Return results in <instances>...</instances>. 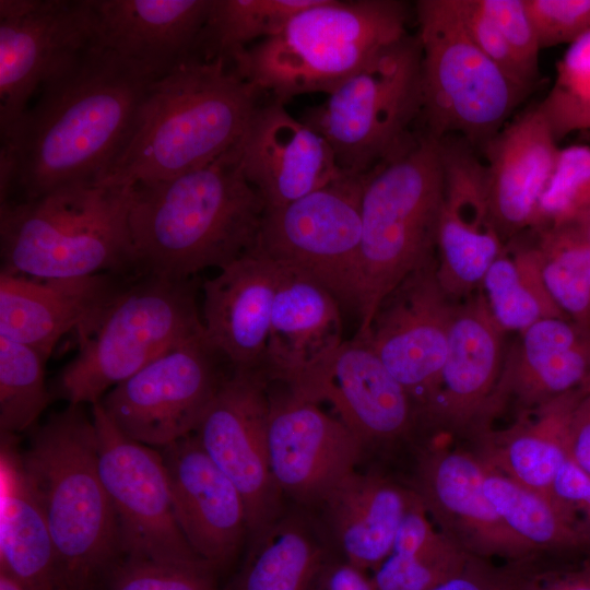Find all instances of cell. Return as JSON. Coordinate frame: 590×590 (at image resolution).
<instances>
[{"instance_id":"1","label":"cell","mask_w":590,"mask_h":590,"mask_svg":"<svg viewBox=\"0 0 590 590\" xmlns=\"http://www.w3.org/2000/svg\"><path fill=\"white\" fill-rule=\"evenodd\" d=\"M154 81L94 44L45 82L1 140L0 197L33 199L62 187L97 182L133 127Z\"/></svg>"},{"instance_id":"2","label":"cell","mask_w":590,"mask_h":590,"mask_svg":"<svg viewBox=\"0 0 590 590\" xmlns=\"http://www.w3.org/2000/svg\"><path fill=\"white\" fill-rule=\"evenodd\" d=\"M264 212L236 144L203 167L137 184L129 211L135 271L186 281L220 270L255 249Z\"/></svg>"},{"instance_id":"3","label":"cell","mask_w":590,"mask_h":590,"mask_svg":"<svg viewBox=\"0 0 590 590\" xmlns=\"http://www.w3.org/2000/svg\"><path fill=\"white\" fill-rule=\"evenodd\" d=\"M260 93L224 59L189 60L151 83L125 145L97 182L134 186L210 164L237 143Z\"/></svg>"},{"instance_id":"4","label":"cell","mask_w":590,"mask_h":590,"mask_svg":"<svg viewBox=\"0 0 590 590\" xmlns=\"http://www.w3.org/2000/svg\"><path fill=\"white\" fill-rule=\"evenodd\" d=\"M21 455L51 535L56 590H96L122 554L92 415L68 404L34 430Z\"/></svg>"},{"instance_id":"5","label":"cell","mask_w":590,"mask_h":590,"mask_svg":"<svg viewBox=\"0 0 590 590\" xmlns=\"http://www.w3.org/2000/svg\"><path fill=\"white\" fill-rule=\"evenodd\" d=\"M133 187L85 182L1 202V272L48 280L135 271Z\"/></svg>"},{"instance_id":"6","label":"cell","mask_w":590,"mask_h":590,"mask_svg":"<svg viewBox=\"0 0 590 590\" xmlns=\"http://www.w3.org/2000/svg\"><path fill=\"white\" fill-rule=\"evenodd\" d=\"M408 5L398 0H319L275 35L236 55L245 81L285 104L307 93H332L382 49L408 34Z\"/></svg>"},{"instance_id":"7","label":"cell","mask_w":590,"mask_h":590,"mask_svg":"<svg viewBox=\"0 0 590 590\" xmlns=\"http://www.w3.org/2000/svg\"><path fill=\"white\" fill-rule=\"evenodd\" d=\"M442 198L439 142L426 132L364 174L356 338L367 333L390 292L437 258Z\"/></svg>"},{"instance_id":"8","label":"cell","mask_w":590,"mask_h":590,"mask_svg":"<svg viewBox=\"0 0 590 590\" xmlns=\"http://www.w3.org/2000/svg\"><path fill=\"white\" fill-rule=\"evenodd\" d=\"M193 280L138 273L120 283L76 329L78 351L55 394L68 404H95L153 359L204 334Z\"/></svg>"},{"instance_id":"9","label":"cell","mask_w":590,"mask_h":590,"mask_svg":"<svg viewBox=\"0 0 590 590\" xmlns=\"http://www.w3.org/2000/svg\"><path fill=\"white\" fill-rule=\"evenodd\" d=\"M422 116L436 140L459 135L484 145L530 92L515 83L469 36L457 0H418Z\"/></svg>"},{"instance_id":"10","label":"cell","mask_w":590,"mask_h":590,"mask_svg":"<svg viewBox=\"0 0 590 590\" xmlns=\"http://www.w3.org/2000/svg\"><path fill=\"white\" fill-rule=\"evenodd\" d=\"M422 107V48L406 34L300 120L327 140L343 173L364 175L414 140Z\"/></svg>"},{"instance_id":"11","label":"cell","mask_w":590,"mask_h":590,"mask_svg":"<svg viewBox=\"0 0 590 590\" xmlns=\"http://www.w3.org/2000/svg\"><path fill=\"white\" fill-rule=\"evenodd\" d=\"M363 182L364 175L344 174L282 208L266 210L255 250L306 272L354 309Z\"/></svg>"},{"instance_id":"12","label":"cell","mask_w":590,"mask_h":590,"mask_svg":"<svg viewBox=\"0 0 590 590\" xmlns=\"http://www.w3.org/2000/svg\"><path fill=\"white\" fill-rule=\"evenodd\" d=\"M205 333L153 359L99 401L129 438L161 449L197 429L227 375Z\"/></svg>"},{"instance_id":"13","label":"cell","mask_w":590,"mask_h":590,"mask_svg":"<svg viewBox=\"0 0 590 590\" xmlns=\"http://www.w3.org/2000/svg\"><path fill=\"white\" fill-rule=\"evenodd\" d=\"M92 417L99 473L116 512L122 557L176 564L202 560L175 517L158 449L122 434L101 402L92 405Z\"/></svg>"},{"instance_id":"14","label":"cell","mask_w":590,"mask_h":590,"mask_svg":"<svg viewBox=\"0 0 590 590\" xmlns=\"http://www.w3.org/2000/svg\"><path fill=\"white\" fill-rule=\"evenodd\" d=\"M95 42L92 0H0V133Z\"/></svg>"},{"instance_id":"15","label":"cell","mask_w":590,"mask_h":590,"mask_svg":"<svg viewBox=\"0 0 590 590\" xmlns=\"http://www.w3.org/2000/svg\"><path fill=\"white\" fill-rule=\"evenodd\" d=\"M268 380L262 370L232 369L193 433L239 491L247 511V540L284 512L267 446Z\"/></svg>"},{"instance_id":"16","label":"cell","mask_w":590,"mask_h":590,"mask_svg":"<svg viewBox=\"0 0 590 590\" xmlns=\"http://www.w3.org/2000/svg\"><path fill=\"white\" fill-rule=\"evenodd\" d=\"M436 267L437 258L404 279L380 303L367 333L357 338L406 390L418 421L438 389L457 305L442 291Z\"/></svg>"},{"instance_id":"17","label":"cell","mask_w":590,"mask_h":590,"mask_svg":"<svg viewBox=\"0 0 590 590\" xmlns=\"http://www.w3.org/2000/svg\"><path fill=\"white\" fill-rule=\"evenodd\" d=\"M288 392L316 404L329 402L364 446L401 439L418 422L406 390L357 338L321 357L288 386Z\"/></svg>"},{"instance_id":"18","label":"cell","mask_w":590,"mask_h":590,"mask_svg":"<svg viewBox=\"0 0 590 590\" xmlns=\"http://www.w3.org/2000/svg\"><path fill=\"white\" fill-rule=\"evenodd\" d=\"M444 198L437 231L436 274L453 302L479 291L504 248L487 200L486 166L459 135L440 140Z\"/></svg>"},{"instance_id":"19","label":"cell","mask_w":590,"mask_h":590,"mask_svg":"<svg viewBox=\"0 0 590 590\" xmlns=\"http://www.w3.org/2000/svg\"><path fill=\"white\" fill-rule=\"evenodd\" d=\"M504 333L482 291L456 305L438 389L422 423L471 441L492 428L491 404L505 359Z\"/></svg>"},{"instance_id":"20","label":"cell","mask_w":590,"mask_h":590,"mask_svg":"<svg viewBox=\"0 0 590 590\" xmlns=\"http://www.w3.org/2000/svg\"><path fill=\"white\" fill-rule=\"evenodd\" d=\"M267 446L280 491L303 507L321 505L355 471L364 449L342 421L290 392L270 398Z\"/></svg>"},{"instance_id":"21","label":"cell","mask_w":590,"mask_h":590,"mask_svg":"<svg viewBox=\"0 0 590 590\" xmlns=\"http://www.w3.org/2000/svg\"><path fill=\"white\" fill-rule=\"evenodd\" d=\"M472 450L432 446L416 460L411 488L438 530L472 556L505 562L536 555L500 519L483 491Z\"/></svg>"},{"instance_id":"22","label":"cell","mask_w":590,"mask_h":590,"mask_svg":"<svg viewBox=\"0 0 590 590\" xmlns=\"http://www.w3.org/2000/svg\"><path fill=\"white\" fill-rule=\"evenodd\" d=\"M236 149L266 210L282 208L345 174L327 140L276 101L256 107Z\"/></svg>"},{"instance_id":"23","label":"cell","mask_w":590,"mask_h":590,"mask_svg":"<svg viewBox=\"0 0 590 590\" xmlns=\"http://www.w3.org/2000/svg\"><path fill=\"white\" fill-rule=\"evenodd\" d=\"M158 451L182 534L198 556L223 569L248 538L247 511L239 491L194 434Z\"/></svg>"},{"instance_id":"24","label":"cell","mask_w":590,"mask_h":590,"mask_svg":"<svg viewBox=\"0 0 590 590\" xmlns=\"http://www.w3.org/2000/svg\"><path fill=\"white\" fill-rule=\"evenodd\" d=\"M211 0H92L95 44L151 81L194 58Z\"/></svg>"},{"instance_id":"25","label":"cell","mask_w":590,"mask_h":590,"mask_svg":"<svg viewBox=\"0 0 590 590\" xmlns=\"http://www.w3.org/2000/svg\"><path fill=\"white\" fill-rule=\"evenodd\" d=\"M280 263L252 249L203 285L202 323L233 370H262Z\"/></svg>"},{"instance_id":"26","label":"cell","mask_w":590,"mask_h":590,"mask_svg":"<svg viewBox=\"0 0 590 590\" xmlns=\"http://www.w3.org/2000/svg\"><path fill=\"white\" fill-rule=\"evenodd\" d=\"M590 390V328L546 318L520 333L504 359L489 421L511 404L517 416L565 394Z\"/></svg>"},{"instance_id":"27","label":"cell","mask_w":590,"mask_h":590,"mask_svg":"<svg viewBox=\"0 0 590 590\" xmlns=\"http://www.w3.org/2000/svg\"><path fill=\"white\" fill-rule=\"evenodd\" d=\"M483 146L489 212L506 244L533 228L560 148L538 104L507 122Z\"/></svg>"},{"instance_id":"28","label":"cell","mask_w":590,"mask_h":590,"mask_svg":"<svg viewBox=\"0 0 590 590\" xmlns=\"http://www.w3.org/2000/svg\"><path fill=\"white\" fill-rule=\"evenodd\" d=\"M280 266L262 371L288 387L344 341L342 305L311 275Z\"/></svg>"},{"instance_id":"29","label":"cell","mask_w":590,"mask_h":590,"mask_svg":"<svg viewBox=\"0 0 590 590\" xmlns=\"http://www.w3.org/2000/svg\"><path fill=\"white\" fill-rule=\"evenodd\" d=\"M120 283L110 273L78 279H34L0 272V337L46 358Z\"/></svg>"},{"instance_id":"30","label":"cell","mask_w":590,"mask_h":590,"mask_svg":"<svg viewBox=\"0 0 590 590\" xmlns=\"http://www.w3.org/2000/svg\"><path fill=\"white\" fill-rule=\"evenodd\" d=\"M420 504L411 488L377 473L347 475L320 505L342 558L373 571L390 554L409 511Z\"/></svg>"},{"instance_id":"31","label":"cell","mask_w":590,"mask_h":590,"mask_svg":"<svg viewBox=\"0 0 590 590\" xmlns=\"http://www.w3.org/2000/svg\"><path fill=\"white\" fill-rule=\"evenodd\" d=\"M589 391L565 394L518 415L508 428L486 430L472 441V451L487 467L553 498V483L569 459L575 409Z\"/></svg>"},{"instance_id":"32","label":"cell","mask_w":590,"mask_h":590,"mask_svg":"<svg viewBox=\"0 0 590 590\" xmlns=\"http://www.w3.org/2000/svg\"><path fill=\"white\" fill-rule=\"evenodd\" d=\"M0 569L56 590V557L46 518L23 467L17 435L1 434Z\"/></svg>"},{"instance_id":"33","label":"cell","mask_w":590,"mask_h":590,"mask_svg":"<svg viewBox=\"0 0 590 590\" xmlns=\"http://www.w3.org/2000/svg\"><path fill=\"white\" fill-rule=\"evenodd\" d=\"M247 541L240 569L221 590H314L331 556L321 531L299 510H284Z\"/></svg>"},{"instance_id":"34","label":"cell","mask_w":590,"mask_h":590,"mask_svg":"<svg viewBox=\"0 0 590 590\" xmlns=\"http://www.w3.org/2000/svg\"><path fill=\"white\" fill-rule=\"evenodd\" d=\"M483 465L485 496L508 529L533 553L589 554L587 538L575 514L554 498Z\"/></svg>"},{"instance_id":"35","label":"cell","mask_w":590,"mask_h":590,"mask_svg":"<svg viewBox=\"0 0 590 590\" xmlns=\"http://www.w3.org/2000/svg\"><path fill=\"white\" fill-rule=\"evenodd\" d=\"M481 291L506 331L521 333L546 318H567L548 294L533 229L508 240L486 272Z\"/></svg>"},{"instance_id":"36","label":"cell","mask_w":590,"mask_h":590,"mask_svg":"<svg viewBox=\"0 0 590 590\" xmlns=\"http://www.w3.org/2000/svg\"><path fill=\"white\" fill-rule=\"evenodd\" d=\"M471 557L434 528L420 502L370 577L376 590H432L462 571Z\"/></svg>"},{"instance_id":"37","label":"cell","mask_w":590,"mask_h":590,"mask_svg":"<svg viewBox=\"0 0 590 590\" xmlns=\"http://www.w3.org/2000/svg\"><path fill=\"white\" fill-rule=\"evenodd\" d=\"M319 0H211L194 58H233L250 46L278 34L288 21Z\"/></svg>"},{"instance_id":"38","label":"cell","mask_w":590,"mask_h":590,"mask_svg":"<svg viewBox=\"0 0 590 590\" xmlns=\"http://www.w3.org/2000/svg\"><path fill=\"white\" fill-rule=\"evenodd\" d=\"M533 231L548 294L568 319L590 328V240L571 224Z\"/></svg>"},{"instance_id":"39","label":"cell","mask_w":590,"mask_h":590,"mask_svg":"<svg viewBox=\"0 0 590 590\" xmlns=\"http://www.w3.org/2000/svg\"><path fill=\"white\" fill-rule=\"evenodd\" d=\"M46 358L37 350L0 337V433L19 435L33 427L49 405Z\"/></svg>"},{"instance_id":"40","label":"cell","mask_w":590,"mask_h":590,"mask_svg":"<svg viewBox=\"0 0 590 590\" xmlns=\"http://www.w3.org/2000/svg\"><path fill=\"white\" fill-rule=\"evenodd\" d=\"M557 142L590 132V30L568 45L547 95L538 104Z\"/></svg>"},{"instance_id":"41","label":"cell","mask_w":590,"mask_h":590,"mask_svg":"<svg viewBox=\"0 0 590 590\" xmlns=\"http://www.w3.org/2000/svg\"><path fill=\"white\" fill-rule=\"evenodd\" d=\"M590 203V145L560 148L532 229L571 223Z\"/></svg>"},{"instance_id":"42","label":"cell","mask_w":590,"mask_h":590,"mask_svg":"<svg viewBox=\"0 0 590 590\" xmlns=\"http://www.w3.org/2000/svg\"><path fill=\"white\" fill-rule=\"evenodd\" d=\"M217 571L204 559L176 564L122 557L96 590H221Z\"/></svg>"},{"instance_id":"43","label":"cell","mask_w":590,"mask_h":590,"mask_svg":"<svg viewBox=\"0 0 590 590\" xmlns=\"http://www.w3.org/2000/svg\"><path fill=\"white\" fill-rule=\"evenodd\" d=\"M548 570L543 556L500 565L472 556L462 571L432 590H529Z\"/></svg>"},{"instance_id":"44","label":"cell","mask_w":590,"mask_h":590,"mask_svg":"<svg viewBox=\"0 0 590 590\" xmlns=\"http://www.w3.org/2000/svg\"><path fill=\"white\" fill-rule=\"evenodd\" d=\"M494 21L512 55L533 85L539 79L540 45L524 0H477Z\"/></svg>"},{"instance_id":"45","label":"cell","mask_w":590,"mask_h":590,"mask_svg":"<svg viewBox=\"0 0 590 590\" xmlns=\"http://www.w3.org/2000/svg\"><path fill=\"white\" fill-rule=\"evenodd\" d=\"M541 49L571 44L590 30V0H524Z\"/></svg>"},{"instance_id":"46","label":"cell","mask_w":590,"mask_h":590,"mask_svg":"<svg viewBox=\"0 0 590 590\" xmlns=\"http://www.w3.org/2000/svg\"><path fill=\"white\" fill-rule=\"evenodd\" d=\"M463 25L474 44L515 83L531 91L523 70L506 44L494 21L482 10L477 0H457Z\"/></svg>"},{"instance_id":"47","label":"cell","mask_w":590,"mask_h":590,"mask_svg":"<svg viewBox=\"0 0 590 590\" xmlns=\"http://www.w3.org/2000/svg\"><path fill=\"white\" fill-rule=\"evenodd\" d=\"M552 496L577 516L588 541L590 556V475L568 459L553 483Z\"/></svg>"},{"instance_id":"48","label":"cell","mask_w":590,"mask_h":590,"mask_svg":"<svg viewBox=\"0 0 590 590\" xmlns=\"http://www.w3.org/2000/svg\"><path fill=\"white\" fill-rule=\"evenodd\" d=\"M314 590H376L371 577L343 558L332 556L323 565Z\"/></svg>"},{"instance_id":"49","label":"cell","mask_w":590,"mask_h":590,"mask_svg":"<svg viewBox=\"0 0 590 590\" xmlns=\"http://www.w3.org/2000/svg\"><path fill=\"white\" fill-rule=\"evenodd\" d=\"M569 459L590 475V391L581 398L571 418Z\"/></svg>"},{"instance_id":"50","label":"cell","mask_w":590,"mask_h":590,"mask_svg":"<svg viewBox=\"0 0 590 590\" xmlns=\"http://www.w3.org/2000/svg\"><path fill=\"white\" fill-rule=\"evenodd\" d=\"M529 590H590V556L574 569H550Z\"/></svg>"},{"instance_id":"51","label":"cell","mask_w":590,"mask_h":590,"mask_svg":"<svg viewBox=\"0 0 590 590\" xmlns=\"http://www.w3.org/2000/svg\"><path fill=\"white\" fill-rule=\"evenodd\" d=\"M0 590H44L0 569Z\"/></svg>"},{"instance_id":"52","label":"cell","mask_w":590,"mask_h":590,"mask_svg":"<svg viewBox=\"0 0 590 590\" xmlns=\"http://www.w3.org/2000/svg\"><path fill=\"white\" fill-rule=\"evenodd\" d=\"M590 240V203L569 223Z\"/></svg>"}]
</instances>
